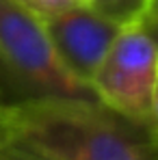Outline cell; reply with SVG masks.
Instances as JSON below:
<instances>
[{"instance_id":"obj_1","label":"cell","mask_w":158,"mask_h":160,"mask_svg":"<svg viewBox=\"0 0 158 160\" xmlns=\"http://www.w3.org/2000/svg\"><path fill=\"white\" fill-rule=\"evenodd\" d=\"M0 141L48 160H154V145L141 141L121 117L102 104L26 100L0 108Z\"/></svg>"},{"instance_id":"obj_2","label":"cell","mask_w":158,"mask_h":160,"mask_svg":"<svg viewBox=\"0 0 158 160\" xmlns=\"http://www.w3.org/2000/svg\"><path fill=\"white\" fill-rule=\"evenodd\" d=\"M0 67L13 102L67 100L100 104L93 87L74 76L54 48L43 20L15 0H0Z\"/></svg>"},{"instance_id":"obj_3","label":"cell","mask_w":158,"mask_h":160,"mask_svg":"<svg viewBox=\"0 0 158 160\" xmlns=\"http://www.w3.org/2000/svg\"><path fill=\"white\" fill-rule=\"evenodd\" d=\"M91 87L104 108L147 132L158 87V52L145 24L121 28Z\"/></svg>"},{"instance_id":"obj_4","label":"cell","mask_w":158,"mask_h":160,"mask_svg":"<svg viewBox=\"0 0 158 160\" xmlns=\"http://www.w3.org/2000/svg\"><path fill=\"white\" fill-rule=\"evenodd\" d=\"M43 24L65 67L89 84L121 32V26L106 20L84 2L46 20Z\"/></svg>"},{"instance_id":"obj_5","label":"cell","mask_w":158,"mask_h":160,"mask_svg":"<svg viewBox=\"0 0 158 160\" xmlns=\"http://www.w3.org/2000/svg\"><path fill=\"white\" fill-rule=\"evenodd\" d=\"M93 11L104 15L106 20L115 22L117 26L128 28L143 24L152 11L154 0H82Z\"/></svg>"},{"instance_id":"obj_6","label":"cell","mask_w":158,"mask_h":160,"mask_svg":"<svg viewBox=\"0 0 158 160\" xmlns=\"http://www.w3.org/2000/svg\"><path fill=\"white\" fill-rule=\"evenodd\" d=\"M15 2L22 4L26 11H30L33 15H37L43 22L76 7V4H82V0H15Z\"/></svg>"},{"instance_id":"obj_7","label":"cell","mask_w":158,"mask_h":160,"mask_svg":"<svg viewBox=\"0 0 158 160\" xmlns=\"http://www.w3.org/2000/svg\"><path fill=\"white\" fill-rule=\"evenodd\" d=\"M143 24H145V28H147L150 37L154 39V43H156V52H158V15H147ZM147 138H150V143H152L154 147H158V87H156V100H154L152 123H150V128H147Z\"/></svg>"},{"instance_id":"obj_8","label":"cell","mask_w":158,"mask_h":160,"mask_svg":"<svg viewBox=\"0 0 158 160\" xmlns=\"http://www.w3.org/2000/svg\"><path fill=\"white\" fill-rule=\"evenodd\" d=\"M2 147H4V152L13 160H48V158H43V156H39V154H35V152H28L24 147H15V145H9V143H2Z\"/></svg>"},{"instance_id":"obj_9","label":"cell","mask_w":158,"mask_h":160,"mask_svg":"<svg viewBox=\"0 0 158 160\" xmlns=\"http://www.w3.org/2000/svg\"><path fill=\"white\" fill-rule=\"evenodd\" d=\"M7 104H9V95L4 93V89H2V84H0V108L7 106Z\"/></svg>"},{"instance_id":"obj_10","label":"cell","mask_w":158,"mask_h":160,"mask_svg":"<svg viewBox=\"0 0 158 160\" xmlns=\"http://www.w3.org/2000/svg\"><path fill=\"white\" fill-rule=\"evenodd\" d=\"M0 160H13L7 152H4V147H2V143H0Z\"/></svg>"},{"instance_id":"obj_11","label":"cell","mask_w":158,"mask_h":160,"mask_svg":"<svg viewBox=\"0 0 158 160\" xmlns=\"http://www.w3.org/2000/svg\"><path fill=\"white\" fill-rule=\"evenodd\" d=\"M150 15H158V0L152 2V11H150Z\"/></svg>"}]
</instances>
